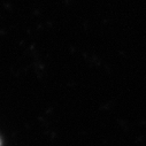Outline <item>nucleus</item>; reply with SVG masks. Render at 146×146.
Wrapping results in <instances>:
<instances>
[{
	"label": "nucleus",
	"mask_w": 146,
	"mask_h": 146,
	"mask_svg": "<svg viewBox=\"0 0 146 146\" xmlns=\"http://www.w3.org/2000/svg\"><path fill=\"white\" fill-rule=\"evenodd\" d=\"M0 146H1V141H0Z\"/></svg>",
	"instance_id": "1"
}]
</instances>
